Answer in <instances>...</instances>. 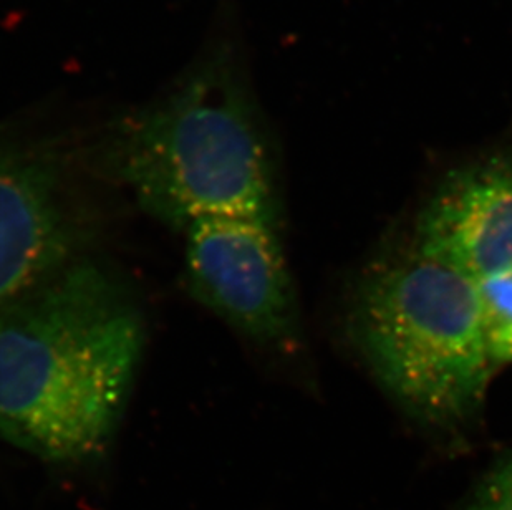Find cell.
<instances>
[{
  "mask_svg": "<svg viewBox=\"0 0 512 510\" xmlns=\"http://www.w3.org/2000/svg\"><path fill=\"white\" fill-rule=\"evenodd\" d=\"M458 510H512V449L494 459Z\"/></svg>",
  "mask_w": 512,
  "mask_h": 510,
  "instance_id": "8",
  "label": "cell"
},
{
  "mask_svg": "<svg viewBox=\"0 0 512 510\" xmlns=\"http://www.w3.org/2000/svg\"><path fill=\"white\" fill-rule=\"evenodd\" d=\"M85 236L57 150L0 138V308L78 257Z\"/></svg>",
  "mask_w": 512,
  "mask_h": 510,
  "instance_id": "5",
  "label": "cell"
},
{
  "mask_svg": "<svg viewBox=\"0 0 512 510\" xmlns=\"http://www.w3.org/2000/svg\"><path fill=\"white\" fill-rule=\"evenodd\" d=\"M277 226L257 219L199 221L186 236V284L199 304L256 347L299 337V305Z\"/></svg>",
  "mask_w": 512,
  "mask_h": 510,
  "instance_id": "4",
  "label": "cell"
},
{
  "mask_svg": "<svg viewBox=\"0 0 512 510\" xmlns=\"http://www.w3.org/2000/svg\"><path fill=\"white\" fill-rule=\"evenodd\" d=\"M413 246L474 282L512 269V150L451 169L418 214Z\"/></svg>",
  "mask_w": 512,
  "mask_h": 510,
  "instance_id": "6",
  "label": "cell"
},
{
  "mask_svg": "<svg viewBox=\"0 0 512 510\" xmlns=\"http://www.w3.org/2000/svg\"><path fill=\"white\" fill-rule=\"evenodd\" d=\"M347 323L378 383L416 423L446 438L476 426L496 368L468 275L411 244L363 275Z\"/></svg>",
  "mask_w": 512,
  "mask_h": 510,
  "instance_id": "3",
  "label": "cell"
},
{
  "mask_svg": "<svg viewBox=\"0 0 512 510\" xmlns=\"http://www.w3.org/2000/svg\"><path fill=\"white\" fill-rule=\"evenodd\" d=\"M98 161L173 231L242 217L277 226L276 153L231 50H214L153 102L120 116Z\"/></svg>",
  "mask_w": 512,
  "mask_h": 510,
  "instance_id": "2",
  "label": "cell"
},
{
  "mask_svg": "<svg viewBox=\"0 0 512 510\" xmlns=\"http://www.w3.org/2000/svg\"><path fill=\"white\" fill-rule=\"evenodd\" d=\"M145 313L78 255L0 308V439L52 464L100 458L140 370Z\"/></svg>",
  "mask_w": 512,
  "mask_h": 510,
  "instance_id": "1",
  "label": "cell"
},
{
  "mask_svg": "<svg viewBox=\"0 0 512 510\" xmlns=\"http://www.w3.org/2000/svg\"><path fill=\"white\" fill-rule=\"evenodd\" d=\"M484 340L494 368L512 363V269L476 282Z\"/></svg>",
  "mask_w": 512,
  "mask_h": 510,
  "instance_id": "7",
  "label": "cell"
}]
</instances>
